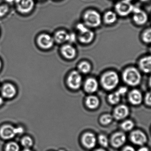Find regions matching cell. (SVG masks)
<instances>
[{
  "label": "cell",
  "mask_w": 151,
  "mask_h": 151,
  "mask_svg": "<svg viewBox=\"0 0 151 151\" xmlns=\"http://www.w3.org/2000/svg\"><path fill=\"white\" fill-rule=\"evenodd\" d=\"M150 52H151V46L150 48Z\"/></svg>",
  "instance_id": "obj_46"
},
{
  "label": "cell",
  "mask_w": 151,
  "mask_h": 151,
  "mask_svg": "<svg viewBox=\"0 0 151 151\" xmlns=\"http://www.w3.org/2000/svg\"><path fill=\"white\" fill-rule=\"evenodd\" d=\"M86 104L90 109H96L97 108L99 105V99L97 97L95 96H90L86 98Z\"/></svg>",
  "instance_id": "obj_20"
},
{
  "label": "cell",
  "mask_w": 151,
  "mask_h": 151,
  "mask_svg": "<svg viewBox=\"0 0 151 151\" xmlns=\"http://www.w3.org/2000/svg\"><path fill=\"white\" fill-rule=\"evenodd\" d=\"M82 79L80 73L77 71L72 72L67 79V83L70 88L73 89H79L81 85Z\"/></svg>",
  "instance_id": "obj_8"
},
{
  "label": "cell",
  "mask_w": 151,
  "mask_h": 151,
  "mask_svg": "<svg viewBox=\"0 0 151 151\" xmlns=\"http://www.w3.org/2000/svg\"><path fill=\"white\" fill-rule=\"evenodd\" d=\"M40 1H42V0H40Z\"/></svg>",
  "instance_id": "obj_48"
},
{
  "label": "cell",
  "mask_w": 151,
  "mask_h": 151,
  "mask_svg": "<svg viewBox=\"0 0 151 151\" xmlns=\"http://www.w3.org/2000/svg\"><path fill=\"white\" fill-rule=\"evenodd\" d=\"M127 1H129L132 2V1H134V0H127Z\"/></svg>",
  "instance_id": "obj_45"
},
{
  "label": "cell",
  "mask_w": 151,
  "mask_h": 151,
  "mask_svg": "<svg viewBox=\"0 0 151 151\" xmlns=\"http://www.w3.org/2000/svg\"><path fill=\"white\" fill-rule=\"evenodd\" d=\"M98 87L97 81L93 78L88 79L84 83V89L88 93H92L96 92L97 90Z\"/></svg>",
  "instance_id": "obj_19"
},
{
  "label": "cell",
  "mask_w": 151,
  "mask_h": 151,
  "mask_svg": "<svg viewBox=\"0 0 151 151\" xmlns=\"http://www.w3.org/2000/svg\"><path fill=\"white\" fill-rule=\"evenodd\" d=\"M84 22L88 26L97 27L101 23V16L98 12L95 10H89L84 14Z\"/></svg>",
  "instance_id": "obj_3"
},
{
  "label": "cell",
  "mask_w": 151,
  "mask_h": 151,
  "mask_svg": "<svg viewBox=\"0 0 151 151\" xmlns=\"http://www.w3.org/2000/svg\"><path fill=\"white\" fill-rule=\"evenodd\" d=\"M113 120V117L110 114H104L100 118V122L104 125H106L110 124Z\"/></svg>",
  "instance_id": "obj_29"
},
{
  "label": "cell",
  "mask_w": 151,
  "mask_h": 151,
  "mask_svg": "<svg viewBox=\"0 0 151 151\" xmlns=\"http://www.w3.org/2000/svg\"><path fill=\"white\" fill-rule=\"evenodd\" d=\"M115 10L122 17H127L133 12L134 6L131 2L127 0H122L115 5Z\"/></svg>",
  "instance_id": "obj_4"
},
{
  "label": "cell",
  "mask_w": 151,
  "mask_h": 151,
  "mask_svg": "<svg viewBox=\"0 0 151 151\" xmlns=\"http://www.w3.org/2000/svg\"><path fill=\"white\" fill-rule=\"evenodd\" d=\"M76 37L74 33L69 34L68 35V41L71 43L74 42L75 41Z\"/></svg>",
  "instance_id": "obj_33"
},
{
  "label": "cell",
  "mask_w": 151,
  "mask_h": 151,
  "mask_svg": "<svg viewBox=\"0 0 151 151\" xmlns=\"http://www.w3.org/2000/svg\"><path fill=\"white\" fill-rule=\"evenodd\" d=\"M95 151H106L105 150H103V149H98V150H96Z\"/></svg>",
  "instance_id": "obj_42"
},
{
  "label": "cell",
  "mask_w": 151,
  "mask_h": 151,
  "mask_svg": "<svg viewBox=\"0 0 151 151\" xmlns=\"http://www.w3.org/2000/svg\"><path fill=\"white\" fill-rule=\"evenodd\" d=\"M83 144L88 149L95 147L96 143V139L94 134L91 133L84 134L82 137Z\"/></svg>",
  "instance_id": "obj_12"
},
{
  "label": "cell",
  "mask_w": 151,
  "mask_h": 151,
  "mask_svg": "<svg viewBox=\"0 0 151 151\" xmlns=\"http://www.w3.org/2000/svg\"><path fill=\"white\" fill-rule=\"evenodd\" d=\"M131 142L137 145H142L147 142L145 134L140 130L133 131L130 135Z\"/></svg>",
  "instance_id": "obj_11"
},
{
  "label": "cell",
  "mask_w": 151,
  "mask_h": 151,
  "mask_svg": "<svg viewBox=\"0 0 151 151\" xmlns=\"http://www.w3.org/2000/svg\"><path fill=\"white\" fill-rule=\"evenodd\" d=\"M1 60H0V70H1Z\"/></svg>",
  "instance_id": "obj_44"
},
{
  "label": "cell",
  "mask_w": 151,
  "mask_h": 151,
  "mask_svg": "<svg viewBox=\"0 0 151 151\" xmlns=\"http://www.w3.org/2000/svg\"><path fill=\"white\" fill-rule=\"evenodd\" d=\"M61 52L63 56L68 59L74 58L76 55V51L75 48L70 44L63 46L61 49Z\"/></svg>",
  "instance_id": "obj_18"
},
{
  "label": "cell",
  "mask_w": 151,
  "mask_h": 151,
  "mask_svg": "<svg viewBox=\"0 0 151 151\" xmlns=\"http://www.w3.org/2000/svg\"><path fill=\"white\" fill-rule=\"evenodd\" d=\"M129 113V110L127 106L122 105L115 108L114 112V116L117 120L123 119L128 115Z\"/></svg>",
  "instance_id": "obj_16"
},
{
  "label": "cell",
  "mask_w": 151,
  "mask_h": 151,
  "mask_svg": "<svg viewBox=\"0 0 151 151\" xmlns=\"http://www.w3.org/2000/svg\"><path fill=\"white\" fill-rule=\"evenodd\" d=\"M117 20V16L116 13L113 11H108L104 16V21L106 24H112L115 23Z\"/></svg>",
  "instance_id": "obj_22"
},
{
  "label": "cell",
  "mask_w": 151,
  "mask_h": 151,
  "mask_svg": "<svg viewBox=\"0 0 151 151\" xmlns=\"http://www.w3.org/2000/svg\"><path fill=\"white\" fill-rule=\"evenodd\" d=\"M78 67L79 71L83 74L88 73L91 69V65L87 62H82L80 63Z\"/></svg>",
  "instance_id": "obj_24"
},
{
  "label": "cell",
  "mask_w": 151,
  "mask_h": 151,
  "mask_svg": "<svg viewBox=\"0 0 151 151\" xmlns=\"http://www.w3.org/2000/svg\"><path fill=\"white\" fill-rule=\"evenodd\" d=\"M59 151H65L64 150H61Z\"/></svg>",
  "instance_id": "obj_47"
},
{
  "label": "cell",
  "mask_w": 151,
  "mask_h": 151,
  "mask_svg": "<svg viewBox=\"0 0 151 151\" xmlns=\"http://www.w3.org/2000/svg\"><path fill=\"white\" fill-rule=\"evenodd\" d=\"M15 3L17 9L22 13L30 12L35 4L34 0H15Z\"/></svg>",
  "instance_id": "obj_7"
},
{
  "label": "cell",
  "mask_w": 151,
  "mask_h": 151,
  "mask_svg": "<svg viewBox=\"0 0 151 151\" xmlns=\"http://www.w3.org/2000/svg\"><path fill=\"white\" fill-rule=\"evenodd\" d=\"M138 151H150L149 149L146 147H142L139 149Z\"/></svg>",
  "instance_id": "obj_37"
},
{
  "label": "cell",
  "mask_w": 151,
  "mask_h": 151,
  "mask_svg": "<svg viewBox=\"0 0 151 151\" xmlns=\"http://www.w3.org/2000/svg\"><path fill=\"white\" fill-rule=\"evenodd\" d=\"M23 151H32L31 150H29V149H25V150H24Z\"/></svg>",
  "instance_id": "obj_43"
},
{
  "label": "cell",
  "mask_w": 151,
  "mask_h": 151,
  "mask_svg": "<svg viewBox=\"0 0 151 151\" xmlns=\"http://www.w3.org/2000/svg\"><path fill=\"white\" fill-rule=\"evenodd\" d=\"M149 83L150 87L151 88V76H150V79H149Z\"/></svg>",
  "instance_id": "obj_40"
},
{
  "label": "cell",
  "mask_w": 151,
  "mask_h": 151,
  "mask_svg": "<svg viewBox=\"0 0 151 151\" xmlns=\"http://www.w3.org/2000/svg\"><path fill=\"white\" fill-rule=\"evenodd\" d=\"M140 1L142 2H147L150 1L151 0H140Z\"/></svg>",
  "instance_id": "obj_41"
},
{
  "label": "cell",
  "mask_w": 151,
  "mask_h": 151,
  "mask_svg": "<svg viewBox=\"0 0 151 151\" xmlns=\"http://www.w3.org/2000/svg\"><path fill=\"white\" fill-rule=\"evenodd\" d=\"M145 103L148 105H151V91L146 94L145 98Z\"/></svg>",
  "instance_id": "obj_32"
},
{
  "label": "cell",
  "mask_w": 151,
  "mask_h": 151,
  "mask_svg": "<svg viewBox=\"0 0 151 151\" xmlns=\"http://www.w3.org/2000/svg\"><path fill=\"white\" fill-rule=\"evenodd\" d=\"M68 35L69 34L63 30L58 31L55 35V40L58 43H63L68 40Z\"/></svg>",
  "instance_id": "obj_21"
},
{
  "label": "cell",
  "mask_w": 151,
  "mask_h": 151,
  "mask_svg": "<svg viewBox=\"0 0 151 151\" xmlns=\"http://www.w3.org/2000/svg\"><path fill=\"white\" fill-rule=\"evenodd\" d=\"M118 91L119 92L121 95H123L127 93V89L125 87H122L118 90Z\"/></svg>",
  "instance_id": "obj_34"
},
{
  "label": "cell",
  "mask_w": 151,
  "mask_h": 151,
  "mask_svg": "<svg viewBox=\"0 0 151 151\" xmlns=\"http://www.w3.org/2000/svg\"><path fill=\"white\" fill-rule=\"evenodd\" d=\"M3 99L2 98L0 97V106H1V105L3 103Z\"/></svg>",
  "instance_id": "obj_39"
},
{
  "label": "cell",
  "mask_w": 151,
  "mask_h": 151,
  "mask_svg": "<svg viewBox=\"0 0 151 151\" xmlns=\"http://www.w3.org/2000/svg\"><path fill=\"white\" fill-rule=\"evenodd\" d=\"M129 100L132 104L134 105L140 104L142 100V93L137 90H133L129 92Z\"/></svg>",
  "instance_id": "obj_17"
},
{
  "label": "cell",
  "mask_w": 151,
  "mask_h": 151,
  "mask_svg": "<svg viewBox=\"0 0 151 151\" xmlns=\"http://www.w3.org/2000/svg\"><path fill=\"white\" fill-rule=\"evenodd\" d=\"M1 93L3 97L12 98L15 96L17 90L14 85L11 83H6L2 87Z\"/></svg>",
  "instance_id": "obj_13"
},
{
  "label": "cell",
  "mask_w": 151,
  "mask_h": 151,
  "mask_svg": "<svg viewBox=\"0 0 151 151\" xmlns=\"http://www.w3.org/2000/svg\"><path fill=\"white\" fill-rule=\"evenodd\" d=\"M123 81L129 86H137L142 79V76L140 71L134 67L126 68L122 75Z\"/></svg>",
  "instance_id": "obj_1"
},
{
  "label": "cell",
  "mask_w": 151,
  "mask_h": 151,
  "mask_svg": "<svg viewBox=\"0 0 151 151\" xmlns=\"http://www.w3.org/2000/svg\"><path fill=\"white\" fill-rule=\"evenodd\" d=\"M16 131H17V134H20L24 132V129L21 127H19L16 128Z\"/></svg>",
  "instance_id": "obj_36"
},
{
  "label": "cell",
  "mask_w": 151,
  "mask_h": 151,
  "mask_svg": "<svg viewBox=\"0 0 151 151\" xmlns=\"http://www.w3.org/2000/svg\"><path fill=\"white\" fill-rule=\"evenodd\" d=\"M19 147L18 144L15 142H9L6 145L5 151H19Z\"/></svg>",
  "instance_id": "obj_28"
},
{
  "label": "cell",
  "mask_w": 151,
  "mask_h": 151,
  "mask_svg": "<svg viewBox=\"0 0 151 151\" xmlns=\"http://www.w3.org/2000/svg\"><path fill=\"white\" fill-rule=\"evenodd\" d=\"M122 151H135V150L132 146H127L123 148Z\"/></svg>",
  "instance_id": "obj_35"
},
{
  "label": "cell",
  "mask_w": 151,
  "mask_h": 151,
  "mask_svg": "<svg viewBox=\"0 0 151 151\" xmlns=\"http://www.w3.org/2000/svg\"><path fill=\"white\" fill-rule=\"evenodd\" d=\"M134 126V124L132 121L126 120L122 124L121 127L125 131H129L133 129Z\"/></svg>",
  "instance_id": "obj_27"
},
{
  "label": "cell",
  "mask_w": 151,
  "mask_h": 151,
  "mask_svg": "<svg viewBox=\"0 0 151 151\" xmlns=\"http://www.w3.org/2000/svg\"><path fill=\"white\" fill-rule=\"evenodd\" d=\"M121 96L119 92L117 91L109 95L108 100L112 104H116L119 102Z\"/></svg>",
  "instance_id": "obj_23"
},
{
  "label": "cell",
  "mask_w": 151,
  "mask_h": 151,
  "mask_svg": "<svg viewBox=\"0 0 151 151\" xmlns=\"http://www.w3.org/2000/svg\"><path fill=\"white\" fill-rule=\"evenodd\" d=\"M99 142L102 146L104 147H107L109 143L108 138L104 135H100L99 137Z\"/></svg>",
  "instance_id": "obj_30"
},
{
  "label": "cell",
  "mask_w": 151,
  "mask_h": 151,
  "mask_svg": "<svg viewBox=\"0 0 151 151\" xmlns=\"http://www.w3.org/2000/svg\"><path fill=\"white\" fill-rule=\"evenodd\" d=\"M77 28L79 32V39L81 42L83 43H90L94 38V33L88 29L84 24H79Z\"/></svg>",
  "instance_id": "obj_5"
},
{
  "label": "cell",
  "mask_w": 151,
  "mask_h": 151,
  "mask_svg": "<svg viewBox=\"0 0 151 151\" xmlns=\"http://www.w3.org/2000/svg\"><path fill=\"white\" fill-rule=\"evenodd\" d=\"M126 136L125 134L122 132L115 133L112 136L111 142L114 147L119 148L126 142Z\"/></svg>",
  "instance_id": "obj_15"
},
{
  "label": "cell",
  "mask_w": 151,
  "mask_h": 151,
  "mask_svg": "<svg viewBox=\"0 0 151 151\" xmlns=\"http://www.w3.org/2000/svg\"><path fill=\"white\" fill-rule=\"evenodd\" d=\"M21 144L25 148L28 149L33 145L32 139L30 137H24L21 140Z\"/></svg>",
  "instance_id": "obj_26"
},
{
  "label": "cell",
  "mask_w": 151,
  "mask_h": 151,
  "mask_svg": "<svg viewBox=\"0 0 151 151\" xmlns=\"http://www.w3.org/2000/svg\"><path fill=\"white\" fill-rule=\"evenodd\" d=\"M17 134L16 128L11 125H4L0 129V136L3 139L5 140L12 139Z\"/></svg>",
  "instance_id": "obj_9"
},
{
  "label": "cell",
  "mask_w": 151,
  "mask_h": 151,
  "mask_svg": "<svg viewBox=\"0 0 151 151\" xmlns=\"http://www.w3.org/2000/svg\"><path fill=\"white\" fill-rule=\"evenodd\" d=\"M142 40L146 43H151V28L146 29L142 34Z\"/></svg>",
  "instance_id": "obj_25"
},
{
  "label": "cell",
  "mask_w": 151,
  "mask_h": 151,
  "mask_svg": "<svg viewBox=\"0 0 151 151\" xmlns=\"http://www.w3.org/2000/svg\"><path fill=\"white\" fill-rule=\"evenodd\" d=\"M133 21L137 25H145L148 20V16L146 12L139 7L134 6L133 10Z\"/></svg>",
  "instance_id": "obj_6"
},
{
  "label": "cell",
  "mask_w": 151,
  "mask_h": 151,
  "mask_svg": "<svg viewBox=\"0 0 151 151\" xmlns=\"http://www.w3.org/2000/svg\"><path fill=\"white\" fill-rule=\"evenodd\" d=\"M9 6L7 4L0 5V17L5 16L9 11Z\"/></svg>",
  "instance_id": "obj_31"
},
{
  "label": "cell",
  "mask_w": 151,
  "mask_h": 151,
  "mask_svg": "<svg viewBox=\"0 0 151 151\" xmlns=\"http://www.w3.org/2000/svg\"><path fill=\"white\" fill-rule=\"evenodd\" d=\"M54 43L53 38L47 34L41 35L38 38V44L42 48H50L54 45Z\"/></svg>",
  "instance_id": "obj_10"
},
{
  "label": "cell",
  "mask_w": 151,
  "mask_h": 151,
  "mask_svg": "<svg viewBox=\"0 0 151 151\" xmlns=\"http://www.w3.org/2000/svg\"><path fill=\"white\" fill-rule=\"evenodd\" d=\"M5 1L9 3H12L15 2V0H5Z\"/></svg>",
  "instance_id": "obj_38"
},
{
  "label": "cell",
  "mask_w": 151,
  "mask_h": 151,
  "mask_svg": "<svg viewBox=\"0 0 151 151\" xmlns=\"http://www.w3.org/2000/svg\"><path fill=\"white\" fill-rule=\"evenodd\" d=\"M119 82V75L115 72L111 71L105 73L102 76L101 82L105 89L111 90L115 88Z\"/></svg>",
  "instance_id": "obj_2"
},
{
  "label": "cell",
  "mask_w": 151,
  "mask_h": 151,
  "mask_svg": "<svg viewBox=\"0 0 151 151\" xmlns=\"http://www.w3.org/2000/svg\"><path fill=\"white\" fill-rule=\"evenodd\" d=\"M139 69L145 73H151V56L142 58L138 62Z\"/></svg>",
  "instance_id": "obj_14"
}]
</instances>
